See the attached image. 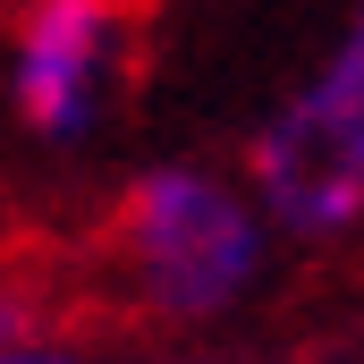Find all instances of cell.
<instances>
[{"mask_svg": "<svg viewBox=\"0 0 364 364\" xmlns=\"http://www.w3.org/2000/svg\"><path fill=\"white\" fill-rule=\"evenodd\" d=\"M288 102H296V110H305V119H322V127H331V136H339V144H348V161H356V170H364V119H339V110H314V102H305V93H288Z\"/></svg>", "mask_w": 364, "mask_h": 364, "instance_id": "5b68a950", "label": "cell"}, {"mask_svg": "<svg viewBox=\"0 0 364 364\" xmlns=\"http://www.w3.org/2000/svg\"><path fill=\"white\" fill-rule=\"evenodd\" d=\"M0 364H85V356L51 331H17V339H0Z\"/></svg>", "mask_w": 364, "mask_h": 364, "instance_id": "277c9868", "label": "cell"}, {"mask_svg": "<svg viewBox=\"0 0 364 364\" xmlns=\"http://www.w3.org/2000/svg\"><path fill=\"white\" fill-rule=\"evenodd\" d=\"M305 102L314 110H339V119H364V0L339 17V34H331V51L314 60V77H305Z\"/></svg>", "mask_w": 364, "mask_h": 364, "instance_id": "3957f363", "label": "cell"}, {"mask_svg": "<svg viewBox=\"0 0 364 364\" xmlns=\"http://www.w3.org/2000/svg\"><path fill=\"white\" fill-rule=\"evenodd\" d=\"M127 0H26L9 34V102L43 144H85L127 77Z\"/></svg>", "mask_w": 364, "mask_h": 364, "instance_id": "7a4b0ae2", "label": "cell"}, {"mask_svg": "<svg viewBox=\"0 0 364 364\" xmlns=\"http://www.w3.org/2000/svg\"><path fill=\"white\" fill-rule=\"evenodd\" d=\"M110 246H119L127 296L153 322L203 331V322H229L272 279L279 220L263 212L255 178H229L212 161H153L119 195Z\"/></svg>", "mask_w": 364, "mask_h": 364, "instance_id": "6da1fadb", "label": "cell"}]
</instances>
